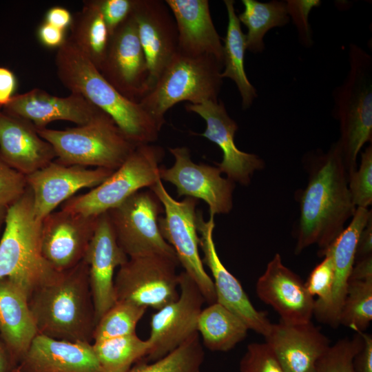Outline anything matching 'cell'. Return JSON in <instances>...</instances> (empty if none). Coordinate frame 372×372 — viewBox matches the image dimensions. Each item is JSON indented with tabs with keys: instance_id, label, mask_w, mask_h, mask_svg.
<instances>
[{
	"instance_id": "obj_1",
	"label": "cell",
	"mask_w": 372,
	"mask_h": 372,
	"mask_svg": "<svg viewBox=\"0 0 372 372\" xmlns=\"http://www.w3.org/2000/svg\"><path fill=\"white\" fill-rule=\"evenodd\" d=\"M306 187L298 192L300 215L295 229V252L317 245L319 256L333 242L353 217L356 207L348 186V174L338 143L304 157Z\"/></svg>"
},
{
	"instance_id": "obj_2",
	"label": "cell",
	"mask_w": 372,
	"mask_h": 372,
	"mask_svg": "<svg viewBox=\"0 0 372 372\" xmlns=\"http://www.w3.org/2000/svg\"><path fill=\"white\" fill-rule=\"evenodd\" d=\"M55 65L62 84L108 114L134 145L158 139L163 125L139 103L129 100L109 83L68 37L57 49Z\"/></svg>"
},
{
	"instance_id": "obj_3",
	"label": "cell",
	"mask_w": 372,
	"mask_h": 372,
	"mask_svg": "<svg viewBox=\"0 0 372 372\" xmlns=\"http://www.w3.org/2000/svg\"><path fill=\"white\" fill-rule=\"evenodd\" d=\"M29 306L38 333L71 342L93 340L95 311L83 259L34 289Z\"/></svg>"
},
{
	"instance_id": "obj_4",
	"label": "cell",
	"mask_w": 372,
	"mask_h": 372,
	"mask_svg": "<svg viewBox=\"0 0 372 372\" xmlns=\"http://www.w3.org/2000/svg\"><path fill=\"white\" fill-rule=\"evenodd\" d=\"M41 223L34 214L32 192L28 187L25 194L8 207L0 240V278H9L30 296L59 273L42 255Z\"/></svg>"
},
{
	"instance_id": "obj_5",
	"label": "cell",
	"mask_w": 372,
	"mask_h": 372,
	"mask_svg": "<svg viewBox=\"0 0 372 372\" xmlns=\"http://www.w3.org/2000/svg\"><path fill=\"white\" fill-rule=\"evenodd\" d=\"M349 69L333 91V114L339 123L338 140L348 177L358 168L357 158L372 141V56L360 46L349 48Z\"/></svg>"
},
{
	"instance_id": "obj_6",
	"label": "cell",
	"mask_w": 372,
	"mask_h": 372,
	"mask_svg": "<svg viewBox=\"0 0 372 372\" xmlns=\"http://www.w3.org/2000/svg\"><path fill=\"white\" fill-rule=\"evenodd\" d=\"M37 130L53 147L55 161L65 165L116 170L137 147L103 111L85 125Z\"/></svg>"
},
{
	"instance_id": "obj_7",
	"label": "cell",
	"mask_w": 372,
	"mask_h": 372,
	"mask_svg": "<svg viewBox=\"0 0 372 372\" xmlns=\"http://www.w3.org/2000/svg\"><path fill=\"white\" fill-rule=\"evenodd\" d=\"M223 64L209 55L190 56L178 51L139 103L161 125L165 114L182 101H218Z\"/></svg>"
},
{
	"instance_id": "obj_8",
	"label": "cell",
	"mask_w": 372,
	"mask_h": 372,
	"mask_svg": "<svg viewBox=\"0 0 372 372\" xmlns=\"http://www.w3.org/2000/svg\"><path fill=\"white\" fill-rule=\"evenodd\" d=\"M164 154L163 149L153 143L137 146L105 180L85 194L70 198L61 209L86 216L107 212L133 194L161 180L160 163Z\"/></svg>"
},
{
	"instance_id": "obj_9",
	"label": "cell",
	"mask_w": 372,
	"mask_h": 372,
	"mask_svg": "<svg viewBox=\"0 0 372 372\" xmlns=\"http://www.w3.org/2000/svg\"><path fill=\"white\" fill-rule=\"evenodd\" d=\"M149 189L163 207V217H159L158 226L164 239L174 249L179 264L196 282L206 302H216L214 281L203 267L199 254V236L196 227L198 200L185 197L175 200L166 190L162 180Z\"/></svg>"
},
{
	"instance_id": "obj_10",
	"label": "cell",
	"mask_w": 372,
	"mask_h": 372,
	"mask_svg": "<svg viewBox=\"0 0 372 372\" xmlns=\"http://www.w3.org/2000/svg\"><path fill=\"white\" fill-rule=\"evenodd\" d=\"M163 212V205L150 189L136 192L107 212L117 242L128 258L162 254L177 258L160 231L158 218Z\"/></svg>"
},
{
	"instance_id": "obj_11",
	"label": "cell",
	"mask_w": 372,
	"mask_h": 372,
	"mask_svg": "<svg viewBox=\"0 0 372 372\" xmlns=\"http://www.w3.org/2000/svg\"><path fill=\"white\" fill-rule=\"evenodd\" d=\"M178 260L162 254L129 258L114 277L116 299L158 310L179 296Z\"/></svg>"
},
{
	"instance_id": "obj_12",
	"label": "cell",
	"mask_w": 372,
	"mask_h": 372,
	"mask_svg": "<svg viewBox=\"0 0 372 372\" xmlns=\"http://www.w3.org/2000/svg\"><path fill=\"white\" fill-rule=\"evenodd\" d=\"M99 71L129 100L139 103L149 92V72L131 13L110 37Z\"/></svg>"
},
{
	"instance_id": "obj_13",
	"label": "cell",
	"mask_w": 372,
	"mask_h": 372,
	"mask_svg": "<svg viewBox=\"0 0 372 372\" xmlns=\"http://www.w3.org/2000/svg\"><path fill=\"white\" fill-rule=\"evenodd\" d=\"M179 296L153 314L148 340L151 348L145 362L157 360L184 343L197 331L198 316L206 302L198 285L184 271L178 274Z\"/></svg>"
},
{
	"instance_id": "obj_14",
	"label": "cell",
	"mask_w": 372,
	"mask_h": 372,
	"mask_svg": "<svg viewBox=\"0 0 372 372\" xmlns=\"http://www.w3.org/2000/svg\"><path fill=\"white\" fill-rule=\"evenodd\" d=\"M174 165L161 166L160 178L173 184L179 196L201 199L209 208V215L229 214L233 208L235 183L221 176L218 167L196 164L185 147L169 148Z\"/></svg>"
},
{
	"instance_id": "obj_15",
	"label": "cell",
	"mask_w": 372,
	"mask_h": 372,
	"mask_svg": "<svg viewBox=\"0 0 372 372\" xmlns=\"http://www.w3.org/2000/svg\"><path fill=\"white\" fill-rule=\"evenodd\" d=\"M196 227L200 235L199 247L203 251V262L209 267L214 278L216 302L239 317L249 330L265 338L272 324L267 313L254 307L238 280L227 269L218 255L213 237L214 216L210 215L205 221L202 214L198 212Z\"/></svg>"
},
{
	"instance_id": "obj_16",
	"label": "cell",
	"mask_w": 372,
	"mask_h": 372,
	"mask_svg": "<svg viewBox=\"0 0 372 372\" xmlns=\"http://www.w3.org/2000/svg\"><path fill=\"white\" fill-rule=\"evenodd\" d=\"M98 216L61 209L42 220L41 253L54 269L59 272L67 271L83 259Z\"/></svg>"
},
{
	"instance_id": "obj_17",
	"label": "cell",
	"mask_w": 372,
	"mask_h": 372,
	"mask_svg": "<svg viewBox=\"0 0 372 372\" xmlns=\"http://www.w3.org/2000/svg\"><path fill=\"white\" fill-rule=\"evenodd\" d=\"M114 172L104 168L65 165L54 160L26 176L28 187L33 195L37 218L42 220L60 204L73 197L76 192L98 186Z\"/></svg>"
},
{
	"instance_id": "obj_18",
	"label": "cell",
	"mask_w": 372,
	"mask_h": 372,
	"mask_svg": "<svg viewBox=\"0 0 372 372\" xmlns=\"http://www.w3.org/2000/svg\"><path fill=\"white\" fill-rule=\"evenodd\" d=\"M185 110L198 114L206 122V129L200 134L216 143L223 152V160L216 163L222 173L234 183L248 185L256 171L265 167L264 161L258 156L240 151L234 143L238 129L220 100L207 101L200 104H186Z\"/></svg>"
},
{
	"instance_id": "obj_19",
	"label": "cell",
	"mask_w": 372,
	"mask_h": 372,
	"mask_svg": "<svg viewBox=\"0 0 372 372\" xmlns=\"http://www.w3.org/2000/svg\"><path fill=\"white\" fill-rule=\"evenodd\" d=\"M132 14L148 65L151 90L178 52L176 23L165 1L134 0Z\"/></svg>"
},
{
	"instance_id": "obj_20",
	"label": "cell",
	"mask_w": 372,
	"mask_h": 372,
	"mask_svg": "<svg viewBox=\"0 0 372 372\" xmlns=\"http://www.w3.org/2000/svg\"><path fill=\"white\" fill-rule=\"evenodd\" d=\"M128 256L119 246L107 212L98 216L96 226L83 260L88 268L96 324L116 302L114 271Z\"/></svg>"
},
{
	"instance_id": "obj_21",
	"label": "cell",
	"mask_w": 372,
	"mask_h": 372,
	"mask_svg": "<svg viewBox=\"0 0 372 372\" xmlns=\"http://www.w3.org/2000/svg\"><path fill=\"white\" fill-rule=\"evenodd\" d=\"M256 293L285 322H306L313 315L314 298L298 275L286 267L279 254L268 262L256 282Z\"/></svg>"
},
{
	"instance_id": "obj_22",
	"label": "cell",
	"mask_w": 372,
	"mask_h": 372,
	"mask_svg": "<svg viewBox=\"0 0 372 372\" xmlns=\"http://www.w3.org/2000/svg\"><path fill=\"white\" fill-rule=\"evenodd\" d=\"M285 372H316L329 338L311 321L272 324L265 338Z\"/></svg>"
},
{
	"instance_id": "obj_23",
	"label": "cell",
	"mask_w": 372,
	"mask_h": 372,
	"mask_svg": "<svg viewBox=\"0 0 372 372\" xmlns=\"http://www.w3.org/2000/svg\"><path fill=\"white\" fill-rule=\"evenodd\" d=\"M3 111L26 119L37 129H41L54 121L85 125L102 110L76 93L60 97L43 90L34 88L25 93L14 95L3 107Z\"/></svg>"
},
{
	"instance_id": "obj_24",
	"label": "cell",
	"mask_w": 372,
	"mask_h": 372,
	"mask_svg": "<svg viewBox=\"0 0 372 372\" xmlns=\"http://www.w3.org/2000/svg\"><path fill=\"white\" fill-rule=\"evenodd\" d=\"M0 158L26 176L54 161L56 154L32 123L0 110Z\"/></svg>"
},
{
	"instance_id": "obj_25",
	"label": "cell",
	"mask_w": 372,
	"mask_h": 372,
	"mask_svg": "<svg viewBox=\"0 0 372 372\" xmlns=\"http://www.w3.org/2000/svg\"><path fill=\"white\" fill-rule=\"evenodd\" d=\"M17 368L22 372H101L91 343L39 333Z\"/></svg>"
},
{
	"instance_id": "obj_26",
	"label": "cell",
	"mask_w": 372,
	"mask_h": 372,
	"mask_svg": "<svg viewBox=\"0 0 372 372\" xmlns=\"http://www.w3.org/2000/svg\"><path fill=\"white\" fill-rule=\"evenodd\" d=\"M165 1L176 23L178 51L190 56H212L223 64V45L211 17L209 1Z\"/></svg>"
},
{
	"instance_id": "obj_27",
	"label": "cell",
	"mask_w": 372,
	"mask_h": 372,
	"mask_svg": "<svg viewBox=\"0 0 372 372\" xmlns=\"http://www.w3.org/2000/svg\"><path fill=\"white\" fill-rule=\"evenodd\" d=\"M29 298L22 286L8 277L0 278V334L15 367L38 334Z\"/></svg>"
},
{
	"instance_id": "obj_28",
	"label": "cell",
	"mask_w": 372,
	"mask_h": 372,
	"mask_svg": "<svg viewBox=\"0 0 372 372\" xmlns=\"http://www.w3.org/2000/svg\"><path fill=\"white\" fill-rule=\"evenodd\" d=\"M372 217L371 210L356 207L348 226L333 242L320 256L326 253L333 258L334 280L332 296L322 323L333 328L339 324L340 313L347 294L350 275L355 261V252L360 233Z\"/></svg>"
},
{
	"instance_id": "obj_29",
	"label": "cell",
	"mask_w": 372,
	"mask_h": 372,
	"mask_svg": "<svg viewBox=\"0 0 372 372\" xmlns=\"http://www.w3.org/2000/svg\"><path fill=\"white\" fill-rule=\"evenodd\" d=\"M228 23L223 45V79L232 80L240 93L243 110L249 108L258 94L250 83L245 70V53L246 49L245 34L241 29L240 23L236 12L233 0H225Z\"/></svg>"
},
{
	"instance_id": "obj_30",
	"label": "cell",
	"mask_w": 372,
	"mask_h": 372,
	"mask_svg": "<svg viewBox=\"0 0 372 372\" xmlns=\"http://www.w3.org/2000/svg\"><path fill=\"white\" fill-rule=\"evenodd\" d=\"M249 330L239 317L217 302L203 309L197 322L201 342L211 351L232 349L246 338Z\"/></svg>"
},
{
	"instance_id": "obj_31",
	"label": "cell",
	"mask_w": 372,
	"mask_h": 372,
	"mask_svg": "<svg viewBox=\"0 0 372 372\" xmlns=\"http://www.w3.org/2000/svg\"><path fill=\"white\" fill-rule=\"evenodd\" d=\"M68 37L99 70L105 56L110 34L96 0L85 1L72 17Z\"/></svg>"
},
{
	"instance_id": "obj_32",
	"label": "cell",
	"mask_w": 372,
	"mask_h": 372,
	"mask_svg": "<svg viewBox=\"0 0 372 372\" xmlns=\"http://www.w3.org/2000/svg\"><path fill=\"white\" fill-rule=\"evenodd\" d=\"M244 10L238 15L240 23L247 28L245 34L246 49L257 54L265 48L264 37L273 28L287 25L290 17L287 3L272 0L260 2L256 0H242Z\"/></svg>"
},
{
	"instance_id": "obj_33",
	"label": "cell",
	"mask_w": 372,
	"mask_h": 372,
	"mask_svg": "<svg viewBox=\"0 0 372 372\" xmlns=\"http://www.w3.org/2000/svg\"><path fill=\"white\" fill-rule=\"evenodd\" d=\"M92 349L101 372H127L147 355L151 343L136 333L94 342Z\"/></svg>"
},
{
	"instance_id": "obj_34",
	"label": "cell",
	"mask_w": 372,
	"mask_h": 372,
	"mask_svg": "<svg viewBox=\"0 0 372 372\" xmlns=\"http://www.w3.org/2000/svg\"><path fill=\"white\" fill-rule=\"evenodd\" d=\"M205 353L198 332L164 357L150 362L140 360L127 372H199Z\"/></svg>"
},
{
	"instance_id": "obj_35",
	"label": "cell",
	"mask_w": 372,
	"mask_h": 372,
	"mask_svg": "<svg viewBox=\"0 0 372 372\" xmlns=\"http://www.w3.org/2000/svg\"><path fill=\"white\" fill-rule=\"evenodd\" d=\"M372 320V280H349L339 324L364 332Z\"/></svg>"
},
{
	"instance_id": "obj_36",
	"label": "cell",
	"mask_w": 372,
	"mask_h": 372,
	"mask_svg": "<svg viewBox=\"0 0 372 372\" xmlns=\"http://www.w3.org/2000/svg\"><path fill=\"white\" fill-rule=\"evenodd\" d=\"M146 310L133 302L117 300L97 322L94 342L136 333L137 324Z\"/></svg>"
},
{
	"instance_id": "obj_37",
	"label": "cell",
	"mask_w": 372,
	"mask_h": 372,
	"mask_svg": "<svg viewBox=\"0 0 372 372\" xmlns=\"http://www.w3.org/2000/svg\"><path fill=\"white\" fill-rule=\"evenodd\" d=\"M324 258L309 273L304 282L309 293L314 298L313 315L322 321L329 307L334 280V266L332 256L326 253Z\"/></svg>"
},
{
	"instance_id": "obj_38",
	"label": "cell",
	"mask_w": 372,
	"mask_h": 372,
	"mask_svg": "<svg viewBox=\"0 0 372 372\" xmlns=\"http://www.w3.org/2000/svg\"><path fill=\"white\" fill-rule=\"evenodd\" d=\"M363 340L358 333L330 346L318 360L316 372H355L353 358L361 350Z\"/></svg>"
},
{
	"instance_id": "obj_39",
	"label": "cell",
	"mask_w": 372,
	"mask_h": 372,
	"mask_svg": "<svg viewBox=\"0 0 372 372\" xmlns=\"http://www.w3.org/2000/svg\"><path fill=\"white\" fill-rule=\"evenodd\" d=\"M348 186L356 207L368 208L372 203V145L361 152L359 167L349 176Z\"/></svg>"
},
{
	"instance_id": "obj_40",
	"label": "cell",
	"mask_w": 372,
	"mask_h": 372,
	"mask_svg": "<svg viewBox=\"0 0 372 372\" xmlns=\"http://www.w3.org/2000/svg\"><path fill=\"white\" fill-rule=\"evenodd\" d=\"M239 372H285L265 342L247 345L239 364Z\"/></svg>"
},
{
	"instance_id": "obj_41",
	"label": "cell",
	"mask_w": 372,
	"mask_h": 372,
	"mask_svg": "<svg viewBox=\"0 0 372 372\" xmlns=\"http://www.w3.org/2000/svg\"><path fill=\"white\" fill-rule=\"evenodd\" d=\"M27 188L26 176L0 158V205L10 207L25 194Z\"/></svg>"
},
{
	"instance_id": "obj_42",
	"label": "cell",
	"mask_w": 372,
	"mask_h": 372,
	"mask_svg": "<svg viewBox=\"0 0 372 372\" xmlns=\"http://www.w3.org/2000/svg\"><path fill=\"white\" fill-rule=\"evenodd\" d=\"M289 17L297 28L302 44L310 47L312 43L311 31L309 23V14L313 8L320 5L319 0H288L286 1Z\"/></svg>"
},
{
	"instance_id": "obj_43",
	"label": "cell",
	"mask_w": 372,
	"mask_h": 372,
	"mask_svg": "<svg viewBox=\"0 0 372 372\" xmlns=\"http://www.w3.org/2000/svg\"><path fill=\"white\" fill-rule=\"evenodd\" d=\"M110 37L131 14L134 0H96Z\"/></svg>"
},
{
	"instance_id": "obj_44",
	"label": "cell",
	"mask_w": 372,
	"mask_h": 372,
	"mask_svg": "<svg viewBox=\"0 0 372 372\" xmlns=\"http://www.w3.org/2000/svg\"><path fill=\"white\" fill-rule=\"evenodd\" d=\"M40 43L48 48H59L65 41V30L54 27L45 21L39 26L37 32Z\"/></svg>"
},
{
	"instance_id": "obj_45",
	"label": "cell",
	"mask_w": 372,
	"mask_h": 372,
	"mask_svg": "<svg viewBox=\"0 0 372 372\" xmlns=\"http://www.w3.org/2000/svg\"><path fill=\"white\" fill-rule=\"evenodd\" d=\"M360 335L363 340L361 350L353 358L355 372H372V336L364 332H355Z\"/></svg>"
},
{
	"instance_id": "obj_46",
	"label": "cell",
	"mask_w": 372,
	"mask_h": 372,
	"mask_svg": "<svg viewBox=\"0 0 372 372\" xmlns=\"http://www.w3.org/2000/svg\"><path fill=\"white\" fill-rule=\"evenodd\" d=\"M17 79L12 71L0 67V107L6 106L15 95Z\"/></svg>"
},
{
	"instance_id": "obj_47",
	"label": "cell",
	"mask_w": 372,
	"mask_h": 372,
	"mask_svg": "<svg viewBox=\"0 0 372 372\" xmlns=\"http://www.w3.org/2000/svg\"><path fill=\"white\" fill-rule=\"evenodd\" d=\"M71 12L65 8L54 6L48 10L44 21L59 29L65 30L72 21Z\"/></svg>"
},
{
	"instance_id": "obj_48",
	"label": "cell",
	"mask_w": 372,
	"mask_h": 372,
	"mask_svg": "<svg viewBox=\"0 0 372 372\" xmlns=\"http://www.w3.org/2000/svg\"><path fill=\"white\" fill-rule=\"evenodd\" d=\"M372 256V217L360 234L355 252V260Z\"/></svg>"
},
{
	"instance_id": "obj_49",
	"label": "cell",
	"mask_w": 372,
	"mask_h": 372,
	"mask_svg": "<svg viewBox=\"0 0 372 372\" xmlns=\"http://www.w3.org/2000/svg\"><path fill=\"white\" fill-rule=\"evenodd\" d=\"M349 280H372V256L355 261Z\"/></svg>"
},
{
	"instance_id": "obj_50",
	"label": "cell",
	"mask_w": 372,
	"mask_h": 372,
	"mask_svg": "<svg viewBox=\"0 0 372 372\" xmlns=\"http://www.w3.org/2000/svg\"><path fill=\"white\" fill-rule=\"evenodd\" d=\"M16 368L11 360L8 351L0 340V372H12Z\"/></svg>"
},
{
	"instance_id": "obj_51",
	"label": "cell",
	"mask_w": 372,
	"mask_h": 372,
	"mask_svg": "<svg viewBox=\"0 0 372 372\" xmlns=\"http://www.w3.org/2000/svg\"><path fill=\"white\" fill-rule=\"evenodd\" d=\"M8 207L0 205V231L5 225Z\"/></svg>"
},
{
	"instance_id": "obj_52",
	"label": "cell",
	"mask_w": 372,
	"mask_h": 372,
	"mask_svg": "<svg viewBox=\"0 0 372 372\" xmlns=\"http://www.w3.org/2000/svg\"><path fill=\"white\" fill-rule=\"evenodd\" d=\"M12 372H22L18 368H14Z\"/></svg>"
},
{
	"instance_id": "obj_53",
	"label": "cell",
	"mask_w": 372,
	"mask_h": 372,
	"mask_svg": "<svg viewBox=\"0 0 372 372\" xmlns=\"http://www.w3.org/2000/svg\"><path fill=\"white\" fill-rule=\"evenodd\" d=\"M199 372H201L200 371Z\"/></svg>"
}]
</instances>
